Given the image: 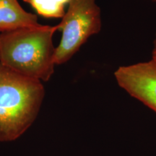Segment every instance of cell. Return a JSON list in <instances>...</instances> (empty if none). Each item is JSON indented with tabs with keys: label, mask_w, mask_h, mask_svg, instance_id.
<instances>
[{
	"label": "cell",
	"mask_w": 156,
	"mask_h": 156,
	"mask_svg": "<svg viewBox=\"0 0 156 156\" xmlns=\"http://www.w3.org/2000/svg\"><path fill=\"white\" fill-rule=\"evenodd\" d=\"M153 1H154V2H156V0H153Z\"/></svg>",
	"instance_id": "ba28073f"
},
{
	"label": "cell",
	"mask_w": 156,
	"mask_h": 156,
	"mask_svg": "<svg viewBox=\"0 0 156 156\" xmlns=\"http://www.w3.org/2000/svg\"><path fill=\"white\" fill-rule=\"evenodd\" d=\"M62 19L58 25L62 34L56 48V64L69 61L90 37L100 33L102 27L101 9L96 0H69Z\"/></svg>",
	"instance_id": "3957f363"
},
{
	"label": "cell",
	"mask_w": 156,
	"mask_h": 156,
	"mask_svg": "<svg viewBox=\"0 0 156 156\" xmlns=\"http://www.w3.org/2000/svg\"><path fill=\"white\" fill-rule=\"evenodd\" d=\"M28 3L41 16L46 18H62L65 6L69 0H23Z\"/></svg>",
	"instance_id": "8992f818"
},
{
	"label": "cell",
	"mask_w": 156,
	"mask_h": 156,
	"mask_svg": "<svg viewBox=\"0 0 156 156\" xmlns=\"http://www.w3.org/2000/svg\"><path fill=\"white\" fill-rule=\"evenodd\" d=\"M114 77L121 88L156 113V67L151 60L119 67Z\"/></svg>",
	"instance_id": "277c9868"
},
{
	"label": "cell",
	"mask_w": 156,
	"mask_h": 156,
	"mask_svg": "<svg viewBox=\"0 0 156 156\" xmlns=\"http://www.w3.org/2000/svg\"><path fill=\"white\" fill-rule=\"evenodd\" d=\"M55 26L39 25L0 33V64L20 75L48 81L54 73Z\"/></svg>",
	"instance_id": "6da1fadb"
},
{
	"label": "cell",
	"mask_w": 156,
	"mask_h": 156,
	"mask_svg": "<svg viewBox=\"0 0 156 156\" xmlns=\"http://www.w3.org/2000/svg\"><path fill=\"white\" fill-rule=\"evenodd\" d=\"M151 61L154 64V65L156 67V33H155V39H154V41H153V51H152Z\"/></svg>",
	"instance_id": "52a82bcc"
},
{
	"label": "cell",
	"mask_w": 156,
	"mask_h": 156,
	"mask_svg": "<svg viewBox=\"0 0 156 156\" xmlns=\"http://www.w3.org/2000/svg\"><path fill=\"white\" fill-rule=\"evenodd\" d=\"M45 95L41 82L0 64V141L17 139L36 120Z\"/></svg>",
	"instance_id": "7a4b0ae2"
},
{
	"label": "cell",
	"mask_w": 156,
	"mask_h": 156,
	"mask_svg": "<svg viewBox=\"0 0 156 156\" xmlns=\"http://www.w3.org/2000/svg\"><path fill=\"white\" fill-rule=\"evenodd\" d=\"M39 25L37 15L25 11L17 0H0V33Z\"/></svg>",
	"instance_id": "5b68a950"
}]
</instances>
